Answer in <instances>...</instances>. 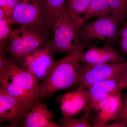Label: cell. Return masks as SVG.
I'll return each instance as SVG.
<instances>
[{"label":"cell","instance_id":"cell-1","mask_svg":"<svg viewBox=\"0 0 127 127\" xmlns=\"http://www.w3.org/2000/svg\"><path fill=\"white\" fill-rule=\"evenodd\" d=\"M91 43L90 41L81 42L74 51L55 62L45 79L37 87L36 93L40 97L49 98L58 91L78 85L80 58Z\"/></svg>","mask_w":127,"mask_h":127},{"label":"cell","instance_id":"cell-2","mask_svg":"<svg viewBox=\"0 0 127 127\" xmlns=\"http://www.w3.org/2000/svg\"><path fill=\"white\" fill-rule=\"evenodd\" d=\"M83 23L70 15L65 7L55 22L51 41L54 53L69 54L81 43L79 32Z\"/></svg>","mask_w":127,"mask_h":127},{"label":"cell","instance_id":"cell-3","mask_svg":"<svg viewBox=\"0 0 127 127\" xmlns=\"http://www.w3.org/2000/svg\"><path fill=\"white\" fill-rule=\"evenodd\" d=\"M48 39L38 30L20 26L12 30L5 50L12 61L17 64L23 58L42 46Z\"/></svg>","mask_w":127,"mask_h":127},{"label":"cell","instance_id":"cell-4","mask_svg":"<svg viewBox=\"0 0 127 127\" xmlns=\"http://www.w3.org/2000/svg\"><path fill=\"white\" fill-rule=\"evenodd\" d=\"M9 17L13 24L38 30L48 38L51 35L39 0H20Z\"/></svg>","mask_w":127,"mask_h":127},{"label":"cell","instance_id":"cell-5","mask_svg":"<svg viewBox=\"0 0 127 127\" xmlns=\"http://www.w3.org/2000/svg\"><path fill=\"white\" fill-rule=\"evenodd\" d=\"M120 23L112 15L83 23L79 32L81 42L98 40L106 43L113 42L119 35Z\"/></svg>","mask_w":127,"mask_h":127},{"label":"cell","instance_id":"cell-6","mask_svg":"<svg viewBox=\"0 0 127 127\" xmlns=\"http://www.w3.org/2000/svg\"><path fill=\"white\" fill-rule=\"evenodd\" d=\"M127 72V61L96 65H80L78 85L88 88L97 82L123 75Z\"/></svg>","mask_w":127,"mask_h":127},{"label":"cell","instance_id":"cell-7","mask_svg":"<svg viewBox=\"0 0 127 127\" xmlns=\"http://www.w3.org/2000/svg\"><path fill=\"white\" fill-rule=\"evenodd\" d=\"M51 41L27 55L21 60L20 67L43 81L52 69L55 63Z\"/></svg>","mask_w":127,"mask_h":127},{"label":"cell","instance_id":"cell-8","mask_svg":"<svg viewBox=\"0 0 127 127\" xmlns=\"http://www.w3.org/2000/svg\"><path fill=\"white\" fill-rule=\"evenodd\" d=\"M79 85L77 89L58 97L57 101L60 103L63 116L73 117L84 110L91 108L87 88Z\"/></svg>","mask_w":127,"mask_h":127},{"label":"cell","instance_id":"cell-9","mask_svg":"<svg viewBox=\"0 0 127 127\" xmlns=\"http://www.w3.org/2000/svg\"><path fill=\"white\" fill-rule=\"evenodd\" d=\"M127 88V72L121 76L96 83L87 88L90 108L93 109L98 102Z\"/></svg>","mask_w":127,"mask_h":127},{"label":"cell","instance_id":"cell-10","mask_svg":"<svg viewBox=\"0 0 127 127\" xmlns=\"http://www.w3.org/2000/svg\"><path fill=\"white\" fill-rule=\"evenodd\" d=\"M6 81L14 83L32 95L41 98L36 93L37 87L39 83L37 78L11 60L4 71L0 74V82Z\"/></svg>","mask_w":127,"mask_h":127},{"label":"cell","instance_id":"cell-11","mask_svg":"<svg viewBox=\"0 0 127 127\" xmlns=\"http://www.w3.org/2000/svg\"><path fill=\"white\" fill-rule=\"evenodd\" d=\"M27 111L20 103L0 88V122L7 123L9 127H17L23 120Z\"/></svg>","mask_w":127,"mask_h":127},{"label":"cell","instance_id":"cell-12","mask_svg":"<svg viewBox=\"0 0 127 127\" xmlns=\"http://www.w3.org/2000/svg\"><path fill=\"white\" fill-rule=\"evenodd\" d=\"M121 93L119 92L114 94L95 104L93 108L97 112V117L94 127H103L116 120L123 106Z\"/></svg>","mask_w":127,"mask_h":127},{"label":"cell","instance_id":"cell-13","mask_svg":"<svg viewBox=\"0 0 127 127\" xmlns=\"http://www.w3.org/2000/svg\"><path fill=\"white\" fill-rule=\"evenodd\" d=\"M124 58L122 55L111 47L92 46L83 52L80 61L84 65H96L124 61Z\"/></svg>","mask_w":127,"mask_h":127},{"label":"cell","instance_id":"cell-14","mask_svg":"<svg viewBox=\"0 0 127 127\" xmlns=\"http://www.w3.org/2000/svg\"><path fill=\"white\" fill-rule=\"evenodd\" d=\"M52 111L46 103H37L25 115L19 126L23 127H59L53 119Z\"/></svg>","mask_w":127,"mask_h":127},{"label":"cell","instance_id":"cell-15","mask_svg":"<svg viewBox=\"0 0 127 127\" xmlns=\"http://www.w3.org/2000/svg\"><path fill=\"white\" fill-rule=\"evenodd\" d=\"M1 87L18 100L25 109L29 112L37 103L40 102V98L35 96L20 87L9 81L0 82Z\"/></svg>","mask_w":127,"mask_h":127},{"label":"cell","instance_id":"cell-16","mask_svg":"<svg viewBox=\"0 0 127 127\" xmlns=\"http://www.w3.org/2000/svg\"><path fill=\"white\" fill-rule=\"evenodd\" d=\"M67 0H39L41 9L49 30L53 27L57 18L65 7Z\"/></svg>","mask_w":127,"mask_h":127},{"label":"cell","instance_id":"cell-17","mask_svg":"<svg viewBox=\"0 0 127 127\" xmlns=\"http://www.w3.org/2000/svg\"><path fill=\"white\" fill-rule=\"evenodd\" d=\"M112 12L107 0H92L83 16L84 23L93 18H104L112 15Z\"/></svg>","mask_w":127,"mask_h":127},{"label":"cell","instance_id":"cell-18","mask_svg":"<svg viewBox=\"0 0 127 127\" xmlns=\"http://www.w3.org/2000/svg\"><path fill=\"white\" fill-rule=\"evenodd\" d=\"M91 0H67L65 8L70 15L83 24V15Z\"/></svg>","mask_w":127,"mask_h":127},{"label":"cell","instance_id":"cell-19","mask_svg":"<svg viewBox=\"0 0 127 127\" xmlns=\"http://www.w3.org/2000/svg\"><path fill=\"white\" fill-rule=\"evenodd\" d=\"M113 16L120 24L127 20V0H107Z\"/></svg>","mask_w":127,"mask_h":127},{"label":"cell","instance_id":"cell-20","mask_svg":"<svg viewBox=\"0 0 127 127\" xmlns=\"http://www.w3.org/2000/svg\"><path fill=\"white\" fill-rule=\"evenodd\" d=\"M92 109H87L86 114L84 117L77 118L73 117L63 116L60 119L58 124L59 127H93L94 125L92 124L88 120L89 115Z\"/></svg>","mask_w":127,"mask_h":127},{"label":"cell","instance_id":"cell-21","mask_svg":"<svg viewBox=\"0 0 127 127\" xmlns=\"http://www.w3.org/2000/svg\"><path fill=\"white\" fill-rule=\"evenodd\" d=\"M0 20V48H1L5 47V45L9 40L13 30L11 25L13 23L10 17H5Z\"/></svg>","mask_w":127,"mask_h":127},{"label":"cell","instance_id":"cell-22","mask_svg":"<svg viewBox=\"0 0 127 127\" xmlns=\"http://www.w3.org/2000/svg\"><path fill=\"white\" fill-rule=\"evenodd\" d=\"M113 122L121 123L127 126V93L125 100L123 101L121 112L116 120Z\"/></svg>","mask_w":127,"mask_h":127},{"label":"cell","instance_id":"cell-23","mask_svg":"<svg viewBox=\"0 0 127 127\" xmlns=\"http://www.w3.org/2000/svg\"><path fill=\"white\" fill-rule=\"evenodd\" d=\"M118 34L120 39L127 37V20L119 29Z\"/></svg>","mask_w":127,"mask_h":127},{"label":"cell","instance_id":"cell-24","mask_svg":"<svg viewBox=\"0 0 127 127\" xmlns=\"http://www.w3.org/2000/svg\"><path fill=\"white\" fill-rule=\"evenodd\" d=\"M120 48L122 51V55L124 57L127 55V37L120 39Z\"/></svg>","mask_w":127,"mask_h":127}]
</instances>
